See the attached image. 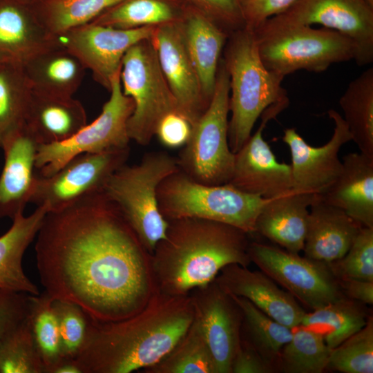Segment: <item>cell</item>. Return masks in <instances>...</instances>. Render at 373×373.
Returning <instances> with one entry per match:
<instances>
[{
	"mask_svg": "<svg viewBox=\"0 0 373 373\" xmlns=\"http://www.w3.org/2000/svg\"><path fill=\"white\" fill-rule=\"evenodd\" d=\"M35 238L44 291L94 321L130 317L159 291L151 254L102 191L48 212Z\"/></svg>",
	"mask_w": 373,
	"mask_h": 373,
	"instance_id": "6da1fadb",
	"label": "cell"
},
{
	"mask_svg": "<svg viewBox=\"0 0 373 373\" xmlns=\"http://www.w3.org/2000/svg\"><path fill=\"white\" fill-rule=\"evenodd\" d=\"M194 318L189 294L160 292L138 313L99 323L88 317L84 345L76 356L83 373H131L153 366L184 336Z\"/></svg>",
	"mask_w": 373,
	"mask_h": 373,
	"instance_id": "7a4b0ae2",
	"label": "cell"
},
{
	"mask_svg": "<svg viewBox=\"0 0 373 373\" xmlns=\"http://www.w3.org/2000/svg\"><path fill=\"white\" fill-rule=\"evenodd\" d=\"M165 237L152 254L160 292L186 296L212 283L231 264L248 267L249 233L234 226L202 218L168 220Z\"/></svg>",
	"mask_w": 373,
	"mask_h": 373,
	"instance_id": "3957f363",
	"label": "cell"
},
{
	"mask_svg": "<svg viewBox=\"0 0 373 373\" xmlns=\"http://www.w3.org/2000/svg\"><path fill=\"white\" fill-rule=\"evenodd\" d=\"M224 51V64L229 75L228 140L236 153L247 141L257 119L270 106L289 101L283 78L264 66L254 33L244 27L231 33Z\"/></svg>",
	"mask_w": 373,
	"mask_h": 373,
	"instance_id": "277c9868",
	"label": "cell"
},
{
	"mask_svg": "<svg viewBox=\"0 0 373 373\" xmlns=\"http://www.w3.org/2000/svg\"><path fill=\"white\" fill-rule=\"evenodd\" d=\"M177 158L165 151L146 153L139 163L124 164L106 181L102 193L118 209L144 247L152 254L165 237L168 221L160 212V182L179 170Z\"/></svg>",
	"mask_w": 373,
	"mask_h": 373,
	"instance_id": "5b68a950",
	"label": "cell"
},
{
	"mask_svg": "<svg viewBox=\"0 0 373 373\" xmlns=\"http://www.w3.org/2000/svg\"><path fill=\"white\" fill-rule=\"evenodd\" d=\"M160 213L168 221L197 218L217 221L255 233L256 220L269 199L247 194L229 184L207 185L180 169L168 175L157 191Z\"/></svg>",
	"mask_w": 373,
	"mask_h": 373,
	"instance_id": "8992f818",
	"label": "cell"
},
{
	"mask_svg": "<svg viewBox=\"0 0 373 373\" xmlns=\"http://www.w3.org/2000/svg\"><path fill=\"white\" fill-rule=\"evenodd\" d=\"M253 32L264 66L283 79L300 70L323 72L356 57L353 42L327 28L297 26Z\"/></svg>",
	"mask_w": 373,
	"mask_h": 373,
	"instance_id": "52a82bcc",
	"label": "cell"
},
{
	"mask_svg": "<svg viewBox=\"0 0 373 373\" xmlns=\"http://www.w3.org/2000/svg\"><path fill=\"white\" fill-rule=\"evenodd\" d=\"M229 95V75L221 59L210 103L192 125L189 139L176 157L180 171L204 184H227L232 175L235 153L228 140Z\"/></svg>",
	"mask_w": 373,
	"mask_h": 373,
	"instance_id": "ba28073f",
	"label": "cell"
},
{
	"mask_svg": "<svg viewBox=\"0 0 373 373\" xmlns=\"http://www.w3.org/2000/svg\"><path fill=\"white\" fill-rule=\"evenodd\" d=\"M120 81L123 93L134 103L127 122L129 139L146 146L155 136L162 119L178 112L152 37L137 42L126 51L122 62Z\"/></svg>",
	"mask_w": 373,
	"mask_h": 373,
	"instance_id": "9c48e42d",
	"label": "cell"
},
{
	"mask_svg": "<svg viewBox=\"0 0 373 373\" xmlns=\"http://www.w3.org/2000/svg\"><path fill=\"white\" fill-rule=\"evenodd\" d=\"M109 92V99L90 124L65 141L38 145L35 168L40 170V175H52L79 154L128 146L131 140L127 122L133 112L134 103L122 92L120 74L113 79Z\"/></svg>",
	"mask_w": 373,
	"mask_h": 373,
	"instance_id": "30bf717a",
	"label": "cell"
},
{
	"mask_svg": "<svg viewBox=\"0 0 373 373\" xmlns=\"http://www.w3.org/2000/svg\"><path fill=\"white\" fill-rule=\"evenodd\" d=\"M248 252L251 262L312 310L345 296L329 263L258 242Z\"/></svg>",
	"mask_w": 373,
	"mask_h": 373,
	"instance_id": "8fae6325",
	"label": "cell"
},
{
	"mask_svg": "<svg viewBox=\"0 0 373 373\" xmlns=\"http://www.w3.org/2000/svg\"><path fill=\"white\" fill-rule=\"evenodd\" d=\"M313 24L349 38L355 46L358 66L373 63V8L364 0H298L255 30Z\"/></svg>",
	"mask_w": 373,
	"mask_h": 373,
	"instance_id": "7c38bea8",
	"label": "cell"
},
{
	"mask_svg": "<svg viewBox=\"0 0 373 373\" xmlns=\"http://www.w3.org/2000/svg\"><path fill=\"white\" fill-rule=\"evenodd\" d=\"M129 154V146L79 154L52 175H37L30 202L55 211L102 192L110 176L126 163Z\"/></svg>",
	"mask_w": 373,
	"mask_h": 373,
	"instance_id": "4fadbf2b",
	"label": "cell"
},
{
	"mask_svg": "<svg viewBox=\"0 0 373 373\" xmlns=\"http://www.w3.org/2000/svg\"><path fill=\"white\" fill-rule=\"evenodd\" d=\"M157 26L119 29L89 23L57 36L59 45L75 55L94 79L111 90L113 79L120 74L126 51L137 42L151 39Z\"/></svg>",
	"mask_w": 373,
	"mask_h": 373,
	"instance_id": "5bb4252c",
	"label": "cell"
},
{
	"mask_svg": "<svg viewBox=\"0 0 373 373\" xmlns=\"http://www.w3.org/2000/svg\"><path fill=\"white\" fill-rule=\"evenodd\" d=\"M289 102L274 104L262 113L260 125L235 153L227 184L247 194L270 199L293 189L290 164L279 162L262 131L267 123L287 108Z\"/></svg>",
	"mask_w": 373,
	"mask_h": 373,
	"instance_id": "9a60e30c",
	"label": "cell"
},
{
	"mask_svg": "<svg viewBox=\"0 0 373 373\" xmlns=\"http://www.w3.org/2000/svg\"><path fill=\"white\" fill-rule=\"evenodd\" d=\"M194 321L216 365L217 373H231L242 323L241 311L229 294L213 280L189 294Z\"/></svg>",
	"mask_w": 373,
	"mask_h": 373,
	"instance_id": "2e32d148",
	"label": "cell"
},
{
	"mask_svg": "<svg viewBox=\"0 0 373 373\" xmlns=\"http://www.w3.org/2000/svg\"><path fill=\"white\" fill-rule=\"evenodd\" d=\"M328 115L334 123V133L324 145L308 144L294 128L284 131L283 141L289 146L293 189L313 195L322 193L333 183L342 169L338 153L352 137L341 115L334 109Z\"/></svg>",
	"mask_w": 373,
	"mask_h": 373,
	"instance_id": "e0dca14e",
	"label": "cell"
},
{
	"mask_svg": "<svg viewBox=\"0 0 373 373\" xmlns=\"http://www.w3.org/2000/svg\"><path fill=\"white\" fill-rule=\"evenodd\" d=\"M158 60L175 98L178 112L191 126L209 106L178 22L157 26L152 37Z\"/></svg>",
	"mask_w": 373,
	"mask_h": 373,
	"instance_id": "ac0fdd59",
	"label": "cell"
},
{
	"mask_svg": "<svg viewBox=\"0 0 373 373\" xmlns=\"http://www.w3.org/2000/svg\"><path fill=\"white\" fill-rule=\"evenodd\" d=\"M215 282L226 293L244 298L278 323L294 329L306 312L288 291L262 271L231 264L221 269Z\"/></svg>",
	"mask_w": 373,
	"mask_h": 373,
	"instance_id": "d6986e66",
	"label": "cell"
},
{
	"mask_svg": "<svg viewBox=\"0 0 373 373\" xmlns=\"http://www.w3.org/2000/svg\"><path fill=\"white\" fill-rule=\"evenodd\" d=\"M39 144L25 126L4 140V164L0 174V218L12 220L23 213L30 202L36 182L34 173Z\"/></svg>",
	"mask_w": 373,
	"mask_h": 373,
	"instance_id": "ffe728a7",
	"label": "cell"
},
{
	"mask_svg": "<svg viewBox=\"0 0 373 373\" xmlns=\"http://www.w3.org/2000/svg\"><path fill=\"white\" fill-rule=\"evenodd\" d=\"M59 46L41 23L33 3L0 0V63L23 66L35 55Z\"/></svg>",
	"mask_w": 373,
	"mask_h": 373,
	"instance_id": "44dd1931",
	"label": "cell"
},
{
	"mask_svg": "<svg viewBox=\"0 0 373 373\" xmlns=\"http://www.w3.org/2000/svg\"><path fill=\"white\" fill-rule=\"evenodd\" d=\"M315 196L291 189L269 199L258 215L255 233L289 252L303 251L309 207Z\"/></svg>",
	"mask_w": 373,
	"mask_h": 373,
	"instance_id": "7402d4cb",
	"label": "cell"
},
{
	"mask_svg": "<svg viewBox=\"0 0 373 373\" xmlns=\"http://www.w3.org/2000/svg\"><path fill=\"white\" fill-rule=\"evenodd\" d=\"M342 164L338 176L317 197L343 210L362 227H373V158L350 153Z\"/></svg>",
	"mask_w": 373,
	"mask_h": 373,
	"instance_id": "603a6c76",
	"label": "cell"
},
{
	"mask_svg": "<svg viewBox=\"0 0 373 373\" xmlns=\"http://www.w3.org/2000/svg\"><path fill=\"white\" fill-rule=\"evenodd\" d=\"M362 226L317 195L309 207L305 256L330 263L345 256Z\"/></svg>",
	"mask_w": 373,
	"mask_h": 373,
	"instance_id": "cb8c5ba5",
	"label": "cell"
},
{
	"mask_svg": "<svg viewBox=\"0 0 373 373\" xmlns=\"http://www.w3.org/2000/svg\"><path fill=\"white\" fill-rule=\"evenodd\" d=\"M86 124V110L73 97L49 95L32 90L25 126L39 144L65 141Z\"/></svg>",
	"mask_w": 373,
	"mask_h": 373,
	"instance_id": "d4e9b609",
	"label": "cell"
},
{
	"mask_svg": "<svg viewBox=\"0 0 373 373\" xmlns=\"http://www.w3.org/2000/svg\"><path fill=\"white\" fill-rule=\"evenodd\" d=\"M178 26L209 104L215 90L220 55L229 35L211 19L194 9L182 15Z\"/></svg>",
	"mask_w": 373,
	"mask_h": 373,
	"instance_id": "484cf974",
	"label": "cell"
},
{
	"mask_svg": "<svg viewBox=\"0 0 373 373\" xmlns=\"http://www.w3.org/2000/svg\"><path fill=\"white\" fill-rule=\"evenodd\" d=\"M48 213L37 207L29 216H16L10 229L0 236V288L37 295V287L28 278L22 267L24 254L35 239Z\"/></svg>",
	"mask_w": 373,
	"mask_h": 373,
	"instance_id": "4316f807",
	"label": "cell"
},
{
	"mask_svg": "<svg viewBox=\"0 0 373 373\" xmlns=\"http://www.w3.org/2000/svg\"><path fill=\"white\" fill-rule=\"evenodd\" d=\"M23 68L32 90L64 97H73L86 70L75 55L60 45L35 55Z\"/></svg>",
	"mask_w": 373,
	"mask_h": 373,
	"instance_id": "83f0119b",
	"label": "cell"
},
{
	"mask_svg": "<svg viewBox=\"0 0 373 373\" xmlns=\"http://www.w3.org/2000/svg\"><path fill=\"white\" fill-rule=\"evenodd\" d=\"M370 316L365 304L343 296L306 312L300 325L320 333L327 346L334 349L363 328Z\"/></svg>",
	"mask_w": 373,
	"mask_h": 373,
	"instance_id": "f1b7e54d",
	"label": "cell"
},
{
	"mask_svg": "<svg viewBox=\"0 0 373 373\" xmlns=\"http://www.w3.org/2000/svg\"><path fill=\"white\" fill-rule=\"evenodd\" d=\"M352 140L373 158V68L352 80L339 99Z\"/></svg>",
	"mask_w": 373,
	"mask_h": 373,
	"instance_id": "f546056e",
	"label": "cell"
},
{
	"mask_svg": "<svg viewBox=\"0 0 373 373\" xmlns=\"http://www.w3.org/2000/svg\"><path fill=\"white\" fill-rule=\"evenodd\" d=\"M229 295L242 313L241 336L276 370L283 347L292 337L293 329L275 321L248 300Z\"/></svg>",
	"mask_w": 373,
	"mask_h": 373,
	"instance_id": "4dcf8cb0",
	"label": "cell"
},
{
	"mask_svg": "<svg viewBox=\"0 0 373 373\" xmlns=\"http://www.w3.org/2000/svg\"><path fill=\"white\" fill-rule=\"evenodd\" d=\"M122 0H37L33 3L44 26L53 35L89 23Z\"/></svg>",
	"mask_w": 373,
	"mask_h": 373,
	"instance_id": "1f68e13d",
	"label": "cell"
},
{
	"mask_svg": "<svg viewBox=\"0 0 373 373\" xmlns=\"http://www.w3.org/2000/svg\"><path fill=\"white\" fill-rule=\"evenodd\" d=\"M31 91L22 66L0 63V148L11 133L24 125Z\"/></svg>",
	"mask_w": 373,
	"mask_h": 373,
	"instance_id": "d6a6232c",
	"label": "cell"
},
{
	"mask_svg": "<svg viewBox=\"0 0 373 373\" xmlns=\"http://www.w3.org/2000/svg\"><path fill=\"white\" fill-rule=\"evenodd\" d=\"M181 17L166 0H122L90 23L135 29L176 23Z\"/></svg>",
	"mask_w": 373,
	"mask_h": 373,
	"instance_id": "836d02e7",
	"label": "cell"
},
{
	"mask_svg": "<svg viewBox=\"0 0 373 373\" xmlns=\"http://www.w3.org/2000/svg\"><path fill=\"white\" fill-rule=\"evenodd\" d=\"M146 373H217L215 363L197 323L193 321L184 336Z\"/></svg>",
	"mask_w": 373,
	"mask_h": 373,
	"instance_id": "e575fe53",
	"label": "cell"
},
{
	"mask_svg": "<svg viewBox=\"0 0 373 373\" xmlns=\"http://www.w3.org/2000/svg\"><path fill=\"white\" fill-rule=\"evenodd\" d=\"M331 350L320 333L299 325L281 350L278 367L285 373H321Z\"/></svg>",
	"mask_w": 373,
	"mask_h": 373,
	"instance_id": "d590c367",
	"label": "cell"
},
{
	"mask_svg": "<svg viewBox=\"0 0 373 373\" xmlns=\"http://www.w3.org/2000/svg\"><path fill=\"white\" fill-rule=\"evenodd\" d=\"M53 299L43 291L30 295L28 321L37 351L46 370L61 356L58 321Z\"/></svg>",
	"mask_w": 373,
	"mask_h": 373,
	"instance_id": "8d00e7d4",
	"label": "cell"
},
{
	"mask_svg": "<svg viewBox=\"0 0 373 373\" xmlns=\"http://www.w3.org/2000/svg\"><path fill=\"white\" fill-rule=\"evenodd\" d=\"M0 373H44L28 318L0 341Z\"/></svg>",
	"mask_w": 373,
	"mask_h": 373,
	"instance_id": "74e56055",
	"label": "cell"
},
{
	"mask_svg": "<svg viewBox=\"0 0 373 373\" xmlns=\"http://www.w3.org/2000/svg\"><path fill=\"white\" fill-rule=\"evenodd\" d=\"M326 370L343 373L373 372V318L337 347L332 349Z\"/></svg>",
	"mask_w": 373,
	"mask_h": 373,
	"instance_id": "f35d334b",
	"label": "cell"
},
{
	"mask_svg": "<svg viewBox=\"0 0 373 373\" xmlns=\"http://www.w3.org/2000/svg\"><path fill=\"white\" fill-rule=\"evenodd\" d=\"M329 264L339 279L373 281V227H362L345 256Z\"/></svg>",
	"mask_w": 373,
	"mask_h": 373,
	"instance_id": "ab89813d",
	"label": "cell"
},
{
	"mask_svg": "<svg viewBox=\"0 0 373 373\" xmlns=\"http://www.w3.org/2000/svg\"><path fill=\"white\" fill-rule=\"evenodd\" d=\"M57 316L62 356L76 358L86 339L88 316L77 304L53 299Z\"/></svg>",
	"mask_w": 373,
	"mask_h": 373,
	"instance_id": "60d3db41",
	"label": "cell"
},
{
	"mask_svg": "<svg viewBox=\"0 0 373 373\" xmlns=\"http://www.w3.org/2000/svg\"><path fill=\"white\" fill-rule=\"evenodd\" d=\"M196 6L229 36L245 27L239 0H186Z\"/></svg>",
	"mask_w": 373,
	"mask_h": 373,
	"instance_id": "b9f144b4",
	"label": "cell"
},
{
	"mask_svg": "<svg viewBox=\"0 0 373 373\" xmlns=\"http://www.w3.org/2000/svg\"><path fill=\"white\" fill-rule=\"evenodd\" d=\"M30 295L0 288V341L27 318Z\"/></svg>",
	"mask_w": 373,
	"mask_h": 373,
	"instance_id": "7bdbcfd3",
	"label": "cell"
},
{
	"mask_svg": "<svg viewBox=\"0 0 373 373\" xmlns=\"http://www.w3.org/2000/svg\"><path fill=\"white\" fill-rule=\"evenodd\" d=\"M298 0H239L245 27L254 31L269 19L289 9Z\"/></svg>",
	"mask_w": 373,
	"mask_h": 373,
	"instance_id": "ee69618b",
	"label": "cell"
},
{
	"mask_svg": "<svg viewBox=\"0 0 373 373\" xmlns=\"http://www.w3.org/2000/svg\"><path fill=\"white\" fill-rule=\"evenodd\" d=\"M191 128V123L185 117L178 112H173L162 119L155 136L166 148H182L189 139Z\"/></svg>",
	"mask_w": 373,
	"mask_h": 373,
	"instance_id": "f6af8a7d",
	"label": "cell"
},
{
	"mask_svg": "<svg viewBox=\"0 0 373 373\" xmlns=\"http://www.w3.org/2000/svg\"><path fill=\"white\" fill-rule=\"evenodd\" d=\"M274 370V367L241 336L232 361L231 373H270Z\"/></svg>",
	"mask_w": 373,
	"mask_h": 373,
	"instance_id": "bcb514c9",
	"label": "cell"
},
{
	"mask_svg": "<svg viewBox=\"0 0 373 373\" xmlns=\"http://www.w3.org/2000/svg\"><path fill=\"white\" fill-rule=\"evenodd\" d=\"M345 296L365 305L373 304V281L339 279Z\"/></svg>",
	"mask_w": 373,
	"mask_h": 373,
	"instance_id": "7dc6e473",
	"label": "cell"
},
{
	"mask_svg": "<svg viewBox=\"0 0 373 373\" xmlns=\"http://www.w3.org/2000/svg\"><path fill=\"white\" fill-rule=\"evenodd\" d=\"M45 373H83L82 367L75 358L62 356L49 366Z\"/></svg>",
	"mask_w": 373,
	"mask_h": 373,
	"instance_id": "c3c4849f",
	"label": "cell"
},
{
	"mask_svg": "<svg viewBox=\"0 0 373 373\" xmlns=\"http://www.w3.org/2000/svg\"><path fill=\"white\" fill-rule=\"evenodd\" d=\"M370 7L373 8V0H364Z\"/></svg>",
	"mask_w": 373,
	"mask_h": 373,
	"instance_id": "681fc988",
	"label": "cell"
},
{
	"mask_svg": "<svg viewBox=\"0 0 373 373\" xmlns=\"http://www.w3.org/2000/svg\"><path fill=\"white\" fill-rule=\"evenodd\" d=\"M25 1H27V2H29V3H34L35 2H36L37 0H23Z\"/></svg>",
	"mask_w": 373,
	"mask_h": 373,
	"instance_id": "f907efd6",
	"label": "cell"
}]
</instances>
